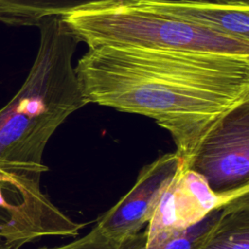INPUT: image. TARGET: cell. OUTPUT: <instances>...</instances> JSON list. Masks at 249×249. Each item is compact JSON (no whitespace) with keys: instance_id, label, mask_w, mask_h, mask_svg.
I'll list each match as a JSON object with an SVG mask.
<instances>
[{"instance_id":"6da1fadb","label":"cell","mask_w":249,"mask_h":249,"mask_svg":"<svg viewBox=\"0 0 249 249\" xmlns=\"http://www.w3.org/2000/svg\"><path fill=\"white\" fill-rule=\"evenodd\" d=\"M75 71L89 103L148 117L165 129L180 172L224 117L249 101V55L97 46Z\"/></svg>"},{"instance_id":"7a4b0ae2","label":"cell","mask_w":249,"mask_h":249,"mask_svg":"<svg viewBox=\"0 0 249 249\" xmlns=\"http://www.w3.org/2000/svg\"><path fill=\"white\" fill-rule=\"evenodd\" d=\"M37 26L40 43L29 73L0 109V160L44 173L50 138L89 101L73 66L80 43L76 34L62 17L45 18Z\"/></svg>"},{"instance_id":"3957f363","label":"cell","mask_w":249,"mask_h":249,"mask_svg":"<svg viewBox=\"0 0 249 249\" xmlns=\"http://www.w3.org/2000/svg\"><path fill=\"white\" fill-rule=\"evenodd\" d=\"M89 48L112 46L249 55V41L199 27L141 0L89 7L62 18Z\"/></svg>"},{"instance_id":"277c9868","label":"cell","mask_w":249,"mask_h":249,"mask_svg":"<svg viewBox=\"0 0 249 249\" xmlns=\"http://www.w3.org/2000/svg\"><path fill=\"white\" fill-rule=\"evenodd\" d=\"M43 173L0 160V236L23 245L46 236H72L85 227L41 191Z\"/></svg>"},{"instance_id":"5b68a950","label":"cell","mask_w":249,"mask_h":249,"mask_svg":"<svg viewBox=\"0 0 249 249\" xmlns=\"http://www.w3.org/2000/svg\"><path fill=\"white\" fill-rule=\"evenodd\" d=\"M249 193V186L213 191L206 179L189 168L179 172L163 194L146 231L134 235L141 249H154L172 234L196 225L216 209Z\"/></svg>"},{"instance_id":"8992f818","label":"cell","mask_w":249,"mask_h":249,"mask_svg":"<svg viewBox=\"0 0 249 249\" xmlns=\"http://www.w3.org/2000/svg\"><path fill=\"white\" fill-rule=\"evenodd\" d=\"M191 168L218 193L249 186V101L231 110L205 137Z\"/></svg>"},{"instance_id":"52a82bcc","label":"cell","mask_w":249,"mask_h":249,"mask_svg":"<svg viewBox=\"0 0 249 249\" xmlns=\"http://www.w3.org/2000/svg\"><path fill=\"white\" fill-rule=\"evenodd\" d=\"M181 167V160L175 152L162 154L144 165L129 191L100 215L95 225L123 245L149 223Z\"/></svg>"},{"instance_id":"ba28073f","label":"cell","mask_w":249,"mask_h":249,"mask_svg":"<svg viewBox=\"0 0 249 249\" xmlns=\"http://www.w3.org/2000/svg\"><path fill=\"white\" fill-rule=\"evenodd\" d=\"M147 6L191 24L249 41V6L196 0H141Z\"/></svg>"},{"instance_id":"9c48e42d","label":"cell","mask_w":249,"mask_h":249,"mask_svg":"<svg viewBox=\"0 0 249 249\" xmlns=\"http://www.w3.org/2000/svg\"><path fill=\"white\" fill-rule=\"evenodd\" d=\"M134 1L137 0H0V21L13 26H37L48 17L63 18L97 5Z\"/></svg>"},{"instance_id":"30bf717a","label":"cell","mask_w":249,"mask_h":249,"mask_svg":"<svg viewBox=\"0 0 249 249\" xmlns=\"http://www.w3.org/2000/svg\"><path fill=\"white\" fill-rule=\"evenodd\" d=\"M203 249H249V193L223 208Z\"/></svg>"},{"instance_id":"8fae6325","label":"cell","mask_w":249,"mask_h":249,"mask_svg":"<svg viewBox=\"0 0 249 249\" xmlns=\"http://www.w3.org/2000/svg\"><path fill=\"white\" fill-rule=\"evenodd\" d=\"M223 208L212 211L196 225L172 234L154 249H203L222 215ZM122 249L141 248L133 236L123 243Z\"/></svg>"},{"instance_id":"7c38bea8","label":"cell","mask_w":249,"mask_h":249,"mask_svg":"<svg viewBox=\"0 0 249 249\" xmlns=\"http://www.w3.org/2000/svg\"><path fill=\"white\" fill-rule=\"evenodd\" d=\"M39 249H122V245L105 234L95 225L88 233L69 243Z\"/></svg>"},{"instance_id":"4fadbf2b","label":"cell","mask_w":249,"mask_h":249,"mask_svg":"<svg viewBox=\"0 0 249 249\" xmlns=\"http://www.w3.org/2000/svg\"><path fill=\"white\" fill-rule=\"evenodd\" d=\"M196 1H204L211 2L223 5H237V6H249V0H196Z\"/></svg>"},{"instance_id":"5bb4252c","label":"cell","mask_w":249,"mask_h":249,"mask_svg":"<svg viewBox=\"0 0 249 249\" xmlns=\"http://www.w3.org/2000/svg\"><path fill=\"white\" fill-rule=\"evenodd\" d=\"M21 245L18 243H13L7 239L0 236V249H19Z\"/></svg>"}]
</instances>
